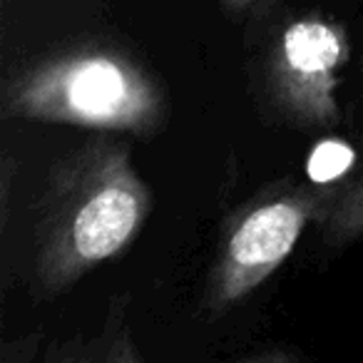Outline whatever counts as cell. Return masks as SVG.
I'll return each mask as SVG.
<instances>
[{
  "label": "cell",
  "instance_id": "cell-3",
  "mask_svg": "<svg viewBox=\"0 0 363 363\" xmlns=\"http://www.w3.org/2000/svg\"><path fill=\"white\" fill-rule=\"evenodd\" d=\"M306 222V212L294 202H274L252 212L234 232L227 257L232 294L244 291L286 259Z\"/></svg>",
  "mask_w": 363,
  "mask_h": 363
},
{
  "label": "cell",
  "instance_id": "cell-4",
  "mask_svg": "<svg viewBox=\"0 0 363 363\" xmlns=\"http://www.w3.org/2000/svg\"><path fill=\"white\" fill-rule=\"evenodd\" d=\"M284 65L296 80L316 85L323 82L341 60V38L318 21L296 23L284 35Z\"/></svg>",
  "mask_w": 363,
  "mask_h": 363
},
{
  "label": "cell",
  "instance_id": "cell-5",
  "mask_svg": "<svg viewBox=\"0 0 363 363\" xmlns=\"http://www.w3.org/2000/svg\"><path fill=\"white\" fill-rule=\"evenodd\" d=\"M353 160V150L341 140H326L321 145H316V150L308 157L306 172L316 184H328V182L343 177L351 169Z\"/></svg>",
  "mask_w": 363,
  "mask_h": 363
},
{
  "label": "cell",
  "instance_id": "cell-2",
  "mask_svg": "<svg viewBox=\"0 0 363 363\" xmlns=\"http://www.w3.org/2000/svg\"><path fill=\"white\" fill-rule=\"evenodd\" d=\"M142 207V189L130 177L102 182L70 214L65 234L70 262L95 264L120 252L140 227Z\"/></svg>",
  "mask_w": 363,
  "mask_h": 363
},
{
  "label": "cell",
  "instance_id": "cell-1",
  "mask_svg": "<svg viewBox=\"0 0 363 363\" xmlns=\"http://www.w3.org/2000/svg\"><path fill=\"white\" fill-rule=\"evenodd\" d=\"M23 110L102 127H132L152 110V95L132 67L102 55L62 62L38 75Z\"/></svg>",
  "mask_w": 363,
  "mask_h": 363
}]
</instances>
